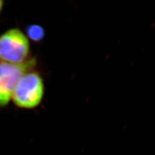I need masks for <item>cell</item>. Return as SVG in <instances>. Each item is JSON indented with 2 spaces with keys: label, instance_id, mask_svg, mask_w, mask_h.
<instances>
[{
  "label": "cell",
  "instance_id": "6da1fadb",
  "mask_svg": "<svg viewBox=\"0 0 155 155\" xmlns=\"http://www.w3.org/2000/svg\"><path fill=\"white\" fill-rule=\"evenodd\" d=\"M45 78L38 66L27 70L20 78L13 91L11 101L18 109L32 110L44 99Z\"/></svg>",
  "mask_w": 155,
  "mask_h": 155
},
{
  "label": "cell",
  "instance_id": "7a4b0ae2",
  "mask_svg": "<svg viewBox=\"0 0 155 155\" xmlns=\"http://www.w3.org/2000/svg\"><path fill=\"white\" fill-rule=\"evenodd\" d=\"M33 57L30 41L21 29L11 28L0 34V61L20 65Z\"/></svg>",
  "mask_w": 155,
  "mask_h": 155
},
{
  "label": "cell",
  "instance_id": "3957f363",
  "mask_svg": "<svg viewBox=\"0 0 155 155\" xmlns=\"http://www.w3.org/2000/svg\"><path fill=\"white\" fill-rule=\"evenodd\" d=\"M38 64L36 57L20 65L0 61V109H4L9 105L13 91L22 74Z\"/></svg>",
  "mask_w": 155,
  "mask_h": 155
},
{
  "label": "cell",
  "instance_id": "277c9868",
  "mask_svg": "<svg viewBox=\"0 0 155 155\" xmlns=\"http://www.w3.org/2000/svg\"><path fill=\"white\" fill-rule=\"evenodd\" d=\"M24 33L29 41L36 44L43 42L45 37V28L38 24H31L27 25Z\"/></svg>",
  "mask_w": 155,
  "mask_h": 155
},
{
  "label": "cell",
  "instance_id": "5b68a950",
  "mask_svg": "<svg viewBox=\"0 0 155 155\" xmlns=\"http://www.w3.org/2000/svg\"><path fill=\"white\" fill-rule=\"evenodd\" d=\"M5 5V1L3 0H0V16L1 15V13L4 9V7Z\"/></svg>",
  "mask_w": 155,
  "mask_h": 155
}]
</instances>
